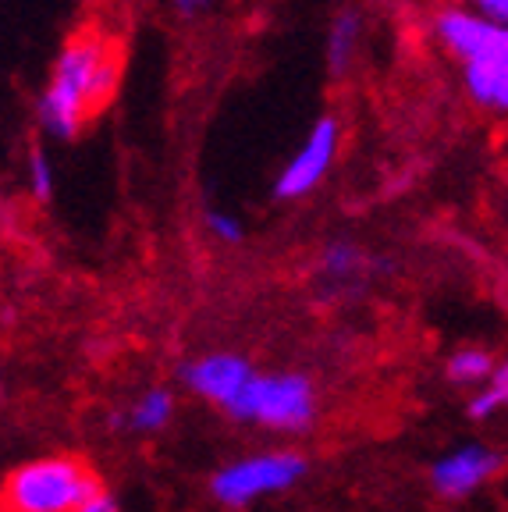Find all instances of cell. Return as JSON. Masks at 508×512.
<instances>
[{"mask_svg": "<svg viewBox=\"0 0 508 512\" xmlns=\"http://www.w3.org/2000/svg\"><path fill=\"white\" fill-rule=\"evenodd\" d=\"M228 416L278 434L310 431L317 420V388L310 377L292 374V370H285V374H260L256 370V377L249 381L242 399L231 406Z\"/></svg>", "mask_w": 508, "mask_h": 512, "instance_id": "obj_4", "label": "cell"}, {"mask_svg": "<svg viewBox=\"0 0 508 512\" xmlns=\"http://www.w3.org/2000/svg\"><path fill=\"white\" fill-rule=\"evenodd\" d=\"M462 89L480 111L508 114V29L484 57L462 64Z\"/></svg>", "mask_w": 508, "mask_h": 512, "instance_id": "obj_9", "label": "cell"}, {"mask_svg": "<svg viewBox=\"0 0 508 512\" xmlns=\"http://www.w3.org/2000/svg\"><path fill=\"white\" fill-rule=\"evenodd\" d=\"M445 4H469V0H445Z\"/></svg>", "mask_w": 508, "mask_h": 512, "instance_id": "obj_20", "label": "cell"}, {"mask_svg": "<svg viewBox=\"0 0 508 512\" xmlns=\"http://www.w3.org/2000/svg\"><path fill=\"white\" fill-rule=\"evenodd\" d=\"M338 150H342V121L334 118V114H324V118L313 121L302 146L278 171V178H274V200L295 203L306 200L310 192H317L320 182L331 175Z\"/></svg>", "mask_w": 508, "mask_h": 512, "instance_id": "obj_5", "label": "cell"}, {"mask_svg": "<svg viewBox=\"0 0 508 512\" xmlns=\"http://www.w3.org/2000/svg\"><path fill=\"white\" fill-rule=\"evenodd\" d=\"M25 185H29L32 200L47 203L54 196V185H57L54 164H50L47 150H40V146H32L29 157H25Z\"/></svg>", "mask_w": 508, "mask_h": 512, "instance_id": "obj_15", "label": "cell"}, {"mask_svg": "<svg viewBox=\"0 0 508 512\" xmlns=\"http://www.w3.org/2000/svg\"><path fill=\"white\" fill-rule=\"evenodd\" d=\"M171 420H175V395H171V388H146V392H139L114 416V427L128 434H157Z\"/></svg>", "mask_w": 508, "mask_h": 512, "instance_id": "obj_11", "label": "cell"}, {"mask_svg": "<svg viewBox=\"0 0 508 512\" xmlns=\"http://www.w3.org/2000/svg\"><path fill=\"white\" fill-rule=\"evenodd\" d=\"M505 406H508V356L498 360L491 381H487L480 392H473V399H469V416H473V420H491V416H498Z\"/></svg>", "mask_w": 508, "mask_h": 512, "instance_id": "obj_14", "label": "cell"}, {"mask_svg": "<svg viewBox=\"0 0 508 512\" xmlns=\"http://www.w3.org/2000/svg\"><path fill=\"white\" fill-rule=\"evenodd\" d=\"M427 32H430V40L445 50L452 61H459V68H462V64L484 57L487 50L501 40L505 29L494 25L491 18H484L480 11H473L469 4H445V0H441L427 15Z\"/></svg>", "mask_w": 508, "mask_h": 512, "instance_id": "obj_6", "label": "cell"}, {"mask_svg": "<svg viewBox=\"0 0 508 512\" xmlns=\"http://www.w3.org/2000/svg\"><path fill=\"white\" fill-rule=\"evenodd\" d=\"M366 274H370V253L349 239L327 242L324 253H320V260H317V281L331 288L334 296L359 292Z\"/></svg>", "mask_w": 508, "mask_h": 512, "instance_id": "obj_10", "label": "cell"}, {"mask_svg": "<svg viewBox=\"0 0 508 512\" xmlns=\"http://www.w3.org/2000/svg\"><path fill=\"white\" fill-rule=\"evenodd\" d=\"M501 473V452L491 445H459L430 466V484L441 498H469Z\"/></svg>", "mask_w": 508, "mask_h": 512, "instance_id": "obj_8", "label": "cell"}, {"mask_svg": "<svg viewBox=\"0 0 508 512\" xmlns=\"http://www.w3.org/2000/svg\"><path fill=\"white\" fill-rule=\"evenodd\" d=\"M494 367H498V360H494L487 349H480V345H462V349H455L445 360V377L452 384H459V388L480 392L494 377Z\"/></svg>", "mask_w": 508, "mask_h": 512, "instance_id": "obj_13", "label": "cell"}, {"mask_svg": "<svg viewBox=\"0 0 508 512\" xmlns=\"http://www.w3.org/2000/svg\"><path fill=\"white\" fill-rule=\"evenodd\" d=\"M253 377L256 367L239 352H207V356H196L182 367L185 388L224 413H231V406L242 399Z\"/></svg>", "mask_w": 508, "mask_h": 512, "instance_id": "obj_7", "label": "cell"}, {"mask_svg": "<svg viewBox=\"0 0 508 512\" xmlns=\"http://www.w3.org/2000/svg\"><path fill=\"white\" fill-rule=\"evenodd\" d=\"M469 8L480 11L484 18H491L501 29H508V0H469Z\"/></svg>", "mask_w": 508, "mask_h": 512, "instance_id": "obj_17", "label": "cell"}, {"mask_svg": "<svg viewBox=\"0 0 508 512\" xmlns=\"http://www.w3.org/2000/svg\"><path fill=\"white\" fill-rule=\"evenodd\" d=\"M104 491V477L79 452L25 459L0 480V512H75Z\"/></svg>", "mask_w": 508, "mask_h": 512, "instance_id": "obj_2", "label": "cell"}, {"mask_svg": "<svg viewBox=\"0 0 508 512\" xmlns=\"http://www.w3.org/2000/svg\"><path fill=\"white\" fill-rule=\"evenodd\" d=\"M121 54L100 29H79L64 43L40 93L36 118L50 139H75L96 111H104L118 93Z\"/></svg>", "mask_w": 508, "mask_h": 512, "instance_id": "obj_1", "label": "cell"}, {"mask_svg": "<svg viewBox=\"0 0 508 512\" xmlns=\"http://www.w3.org/2000/svg\"><path fill=\"white\" fill-rule=\"evenodd\" d=\"M310 463L295 448H263L242 459H231L210 477V498L221 509H246L270 495L292 491L306 477Z\"/></svg>", "mask_w": 508, "mask_h": 512, "instance_id": "obj_3", "label": "cell"}, {"mask_svg": "<svg viewBox=\"0 0 508 512\" xmlns=\"http://www.w3.org/2000/svg\"><path fill=\"white\" fill-rule=\"evenodd\" d=\"M75 512H121V505H118V498L111 495V491H100V495L96 498H89L86 505H82V509H75Z\"/></svg>", "mask_w": 508, "mask_h": 512, "instance_id": "obj_19", "label": "cell"}, {"mask_svg": "<svg viewBox=\"0 0 508 512\" xmlns=\"http://www.w3.org/2000/svg\"><path fill=\"white\" fill-rule=\"evenodd\" d=\"M171 8H175L178 18H199L207 15L210 8H214V0H167Z\"/></svg>", "mask_w": 508, "mask_h": 512, "instance_id": "obj_18", "label": "cell"}, {"mask_svg": "<svg viewBox=\"0 0 508 512\" xmlns=\"http://www.w3.org/2000/svg\"><path fill=\"white\" fill-rule=\"evenodd\" d=\"M359 47H363V15L356 8H342L331 18V25H327V43H324L327 72L334 79H342L352 68V61L359 57Z\"/></svg>", "mask_w": 508, "mask_h": 512, "instance_id": "obj_12", "label": "cell"}, {"mask_svg": "<svg viewBox=\"0 0 508 512\" xmlns=\"http://www.w3.org/2000/svg\"><path fill=\"white\" fill-rule=\"evenodd\" d=\"M203 224H207V232L214 235L217 242H228V246H239V242L246 239V224L231 214V210H221V207L207 210Z\"/></svg>", "mask_w": 508, "mask_h": 512, "instance_id": "obj_16", "label": "cell"}]
</instances>
